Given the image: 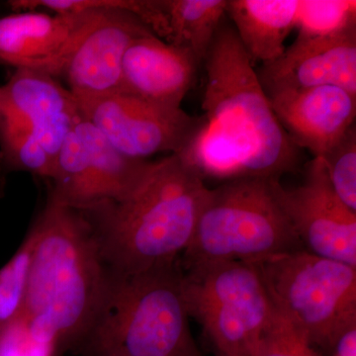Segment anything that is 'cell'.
I'll use <instances>...</instances> for the list:
<instances>
[{
    "label": "cell",
    "mask_w": 356,
    "mask_h": 356,
    "mask_svg": "<svg viewBox=\"0 0 356 356\" xmlns=\"http://www.w3.org/2000/svg\"><path fill=\"white\" fill-rule=\"evenodd\" d=\"M204 64V115L178 156L204 179H280L296 170L299 149L276 118L233 26H220Z\"/></svg>",
    "instance_id": "1"
},
{
    "label": "cell",
    "mask_w": 356,
    "mask_h": 356,
    "mask_svg": "<svg viewBox=\"0 0 356 356\" xmlns=\"http://www.w3.org/2000/svg\"><path fill=\"white\" fill-rule=\"evenodd\" d=\"M209 187L178 154L153 161L127 197L81 211L105 264L116 275H134L175 264L195 232Z\"/></svg>",
    "instance_id": "2"
},
{
    "label": "cell",
    "mask_w": 356,
    "mask_h": 356,
    "mask_svg": "<svg viewBox=\"0 0 356 356\" xmlns=\"http://www.w3.org/2000/svg\"><path fill=\"white\" fill-rule=\"evenodd\" d=\"M29 238L31 261L20 313L49 323L58 343L88 339L110 282L88 218L49 197Z\"/></svg>",
    "instance_id": "3"
},
{
    "label": "cell",
    "mask_w": 356,
    "mask_h": 356,
    "mask_svg": "<svg viewBox=\"0 0 356 356\" xmlns=\"http://www.w3.org/2000/svg\"><path fill=\"white\" fill-rule=\"evenodd\" d=\"M178 261L134 275L110 273L88 337L95 356H201L189 329Z\"/></svg>",
    "instance_id": "4"
},
{
    "label": "cell",
    "mask_w": 356,
    "mask_h": 356,
    "mask_svg": "<svg viewBox=\"0 0 356 356\" xmlns=\"http://www.w3.org/2000/svg\"><path fill=\"white\" fill-rule=\"evenodd\" d=\"M274 179L236 178L209 189L184 252L185 268L210 261L257 264L305 250L278 202Z\"/></svg>",
    "instance_id": "5"
},
{
    "label": "cell",
    "mask_w": 356,
    "mask_h": 356,
    "mask_svg": "<svg viewBox=\"0 0 356 356\" xmlns=\"http://www.w3.org/2000/svg\"><path fill=\"white\" fill-rule=\"evenodd\" d=\"M254 264L274 310L312 346L332 350L356 325V267L306 250Z\"/></svg>",
    "instance_id": "6"
},
{
    "label": "cell",
    "mask_w": 356,
    "mask_h": 356,
    "mask_svg": "<svg viewBox=\"0 0 356 356\" xmlns=\"http://www.w3.org/2000/svg\"><path fill=\"white\" fill-rule=\"evenodd\" d=\"M79 114L122 154L147 159L179 154L200 125L201 117L126 93L76 98Z\"/></svg>",
    "instance_id": "7"
},
{
    "label": "cell",
    "mask_w": 356,
    "mask_h": 356,
    "mask_svg": "<svg viewBox=\"0 0 356 356\" xmlns=\"http://www.w3.org/2000/svg\"><path fill=\"white\" fill-rule=\"evenodd\" d=\"M273 188L306 250L356 267V212L337 196L322 159H312L296 188L285 189L280 179Z\"/></svg>",
    "instance_id": "8"
},
{
    "label": "cell",
    "mask_w": 356,
    "mask_h": 356,
    "mask_svg": "<svg viewBox=\"0 0 356 356\" xmlns=\"http://www.w3.org/2000/svg\"><path fill=\"white\" fill-rule=\"evenodd\" d=\"M182 290L188 310L245 330L255 341L274 315L261 275L250 262L210 261L187 267Z\"/></svg>",
    "instance_id": "9"
},
{
    "label": "cell",
    "mask_w": 356,
    "mask_h": 356,
    "mask_svg": "<svg viewBox=\"0 0 356 356\" xmlns=\"http://www.w3.org/2000/svg\"><path fill=\"white\" fill-rule=\"evenodd\" d=\"M102 13L19 11L0 18V60L16 69L62 77L72 51Z\"/></svg>",
    "instance_id": "10"
},
{
    "label": "cell",
    "mask_w": 356,
    "mask_h": 356,
    "mask_svg": "<svg viewBox=\"0 0 356 356\" xmlns=\"http://www.w3.org/2000/svg\"><path fill=\"white\" fill-rule=\"evenodd\" d=\"M154 34L134 14L104 10L65 65L63 76L76 98L122 93V64L135 40Z\"/></svg>",
    "instance_id": "11"
},
{
    "label": "cell",
    "mask_w": 356,
    "mask_h": 356,
    "mask_svg": "<svg viewBox=\"0 0 356 356\" xmlns=\"http://www.w3.org/2000/svg\"><path fill=\"white\" fill-rule=\"evenodd\" d=\"M257 76L266 95L323 86L356 95V26L324 38L295 40Z\"/></svg>",
    "instance_id": "12"
},
{
    "label": "cell",
    "mask_w": 356,
    "mask_h": 356,
    "mask_svg": "<svg viewBox=\"0 0 356 356\" xmlns=\"http://www.w3.org/2000/svg\"><path fill=\"white\" fill-rule=\"evenodd\" d=\"M267 97L293 144L314 158H322L355 125L356 95L337 86L278 91Z\"/></svg>",
    "instance_id": "13"
},
{
    "label": "cell",
    "mask_w": 356,
    "mask_h": 356,
    "mask_svg": "<svg viewBox=\"0 0 356 356\" xmlns=\"http://www.w3.org/2000/svg\"><path fill=\"white\" fill-rule=\"evenodd\" d=\"M0 114L26 124L54 161L81 116L69 89L54 77L29 69H16L0 88Z\"/></svg>",
    "instance_id": "14"
},
{
    "label": "cell",
    "mask_w": 356,
    "mask_h": 356,
    "mask_svg": "<svg viewBox=\"0 0 356 356\" xmlns=\"http://www.w3.org/2000/svg\"><path fill=\"white\" fill-rule=\"evenodd\" d=\"M200 64L188 51L154 34L135 40L122 64V93L147 102L181 108L185 96L195 84Z\"/></svg>",
    "instance_id": "15"
},
{
    "label": "cell",
    "mask_w": 356,
    "mask_h": 356,
    "mask_svg": "<svg viewBox=\"0 0 356 356\" xmlns=\"http://www.w3.org/2000/svg\"><path fill=\"white\" fill-rule=\"evenodd\" d=\"M228 0H149L145 24L203 64L227 15Z\"/></svg>",
    "instance_id": "16"
},
{
    "label": "cell",
    "mask_w": 356,
    "mask_h": 356,
    "mask_svg": "<svg viewBox=\"0 0 356 356\" xmlns=\"http://www.w3.org/2000/svg\"><path fill=\"white\" fill-rule=\"evenodd\" d=\"M298 8L299 0H228L227 15L252 64H269L284 53Z\"/></svg>",
    "instance_id": "17"
},
{
    "label": "cell",
    "mask_w": 356,
    "mask_h": 356,
    "mask_svg": "<svg viewBox=\"0 0 356 356\" xmlns=\"http://www.w3.org/2000/svg\"><path fill=\"white\" fill-rule=\"evenodd\" d=\"M74 131L88 154L102 203L117 202L127 197L153 165V161L129 158L122 154L90 122L81 116L74 124Z\"/></svg>",
    "instance_id": "18"
},
{
    "label": "cell",
    "mask_w": 356,
    "mask_h": 356,
    "mask_svg": "<svg viewBox=\"0 0 356 356\" xmlns=\"http://www.w3.org/2000/svg\"><path fill=\"white\" fill-rule=\"evenodd\" d=\"M53 191L49 197L79 211L102 202L83 142L74 129L65 137L54 161Z\"/></svg>",
    "instance_id": "19"
},
{
    "label": "cell",
    "mask_w": 356,
    "mask_h": 356,
    "mask_svg": "<svg viewBox=\"0 0 356 356\" xmlns=\"http://www.w3.org/2000/svg\"><path fill=\"white\" fill-rule=\"evenodd\" d=\"M0 149L8 165L51 179L54 159L22 121L0 114Z\"/></svg>",
    "instance_id": "20"
},
{
    "label": "cell",
    "mask_w": 356,
    "mask_h": 356,
    "mask_svg": "<svg viewBox=\"0 0 356 356\" xmlns=\"http://www.w3.org/2000/svg\"><path fill=\"white\" fill-rule=\"evenodd\" d=\"M356 26L355 0H299L296 40L324 38Z\"/></svg>",
    "instance_id": "21"
},
{
    "label": "cell",
    "mask_w": 356,
    "mask_h": 356,
    "mask_svg": "<svg viewBox=\"0 0 356 356\" xmlns=\"http://www.w3.org/2000/svg\"><path fill=\"white\" fill-rule=\"evenodd\" d=\"M332 188L348 208L356 212V128L343 137L321 158Z\"/></svg>",
    "instance_id": "22"
},
{
    "label": "cell",
    "mask_w": 356,
    "mask_h": 356,
    "mask_svg": "<svg viewBox=\"0 0 356 356\" xmlns=\"http://www.w3.org/2000/svg\"><path fill=\"white\" fill-rule=\"evenodd\" d=\"M57 344L23 314L0 327V356H53Z\"/></svg>",
    "instance_id": "23"
},
{
    "label": "cell",
    "mask_w": 356,
    "mask_h": 356,
    "mask_svg": "<svg viewBox=\"0 0 356 356\" xmlns=\"http://www.w3.org/2000/svg\"><path fill=\"white\" fill-rule=\"evenodd\" d=\"M31 250L28 236L19 252L0 270V327L15 318L24 304Z\"/></svg>",
    "instance_id": "24"
},
{
    "label": "cell",
    "mask_w": 356,
    "mask_h": 356,
    "mask_svg": "<svg viewBox=\"0 0 356 356\" xmlns=\"http://www.w3.org/2000/svg\"><path fill=\"white\" fill-rule=\"evenodd\" d=\"M250 356H318L314 346L274 310L270 323L252 346Z\"/></svg>",
    "instance_id": "25"
},
{
    "label": "cell",
    "mask_w": 356,
    "mask_h": 356,
    "mask_svg": "<svg viewBox=\"0 0 356 356\" xmlns=\"http://www.w3.org/2000/svg\"><path fill=\"white\" fill-rule=\"evenodd\" d=\"M334 356H356V325L348 327L334 343Z\"/></svg>",
    "instance_id": "26"
},
{
    "label": "cell",
    "mask_w": 356,
    "mask_h": 356,
    "mask_svg": "<svg viewBox=\"0 0 356 356\" xmlns=\"http://www.w3.org/2000/svg\"><path fill=\"white\" fill-rule=\"evenodd\" d=\"M218 356H222V355H218Z\"/></svg>",
    "instance_id": "27"
}]
</instances>
